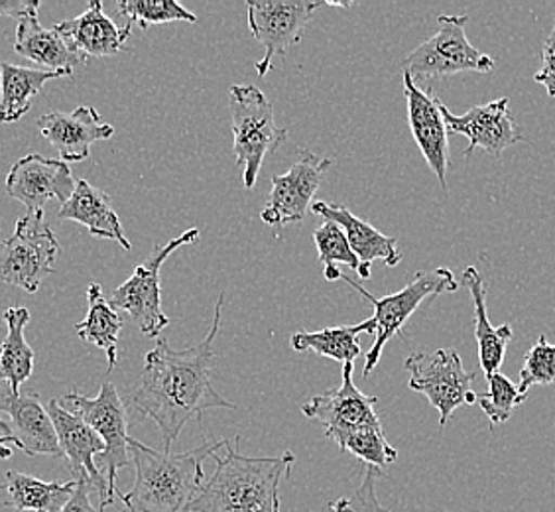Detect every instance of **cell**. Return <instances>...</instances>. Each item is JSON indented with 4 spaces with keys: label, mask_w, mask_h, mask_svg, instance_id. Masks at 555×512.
I'll return each mask as SVG.
<instances>
[{
    "label": "cell",
    "mask_w": 555,
    "mask_h": 512,
    "mask_svg": "<svg viewBox=\"0 0 555 512\" xmlns=\"http://www.w3.org/2000/svg\"><path fill=\"white\" fill-rule=\"evenodd\" d=\"M224 296L215 304L214 325L204 342L188 349H171L162 337L149 351L140 386L132 393L129 410L134 418H152L160 430L164 451H171L183 426L205 410L236 408L214 386L215 340L221 330Z\"/></svg>",
    "instance_id": "6da1fadb"
},
{
    "label": "cell",
    "mask_w": 555,
    "mask_h": 512,
    "mask_svg": "<svg viewBox=\"0 0 555 512\" xmlns=\"http://www.w3.org/2000/svg\"><path fill=\"white\" fill-rule=\"evenodd\" d=\"M227 439L205 441L199 448L173 453L129 439L130 459L137 479L127 495H120L129 512H190L204 487V461L224 448Z\"/></svg>",
    "instance_id": "7a4b0ae2"
},
{
    "label": "cell",
    "mask_w": 555,
    "mask_h": 512,
    "mask_svg": "<svg viewBox=\"0 0 555 512\" xmlns=\"http://www.w3.org/2000/svg\"><path fill=\"white\" fill-rule=\"evenodd\" d=\"M227 456L215 453V473L205 481L190 512H280V481L296 463L294 451L276 458H248L241 453V436Z\"/></svg>",
    "instance_id": "3957f363"
},
{
    "label": "cell",
    "mask_w": 555,
    "mask_h": 512,
    "mask_svg": "<svg viewBox=\"0 0 555 512\" xmlns=\"http://www.w3.org/2000/svg\"><path fill=\"white\" fill-rule=\"evenodd\" d=\"M229 108L235 135L233 154L236 166L243 168L245 190H253L264 158L288 140V130L278 127L274 107L258 87H231Z\"/></svg>",
    "instance_id": "277c9868"
},
{
    "label": "cell",
    "mask_w": 555,
    "mask_h": 512,
    "mask_svg": "<svg viewBox=\"0 0 555 512\" xmlns=\"http://www.w3.org/2000/svg\"><path fill=\"white\" fill-rule=\"evenodd\" d=\"M351 289L357 290L369 304L373 306L374 318L376 321V340L371 347V351L364 357V379L373 373L374 367L378 364L380 353L385 349L386 343L390 342L395 335L404 330L406 321L414 316V311L426 302L427 298L441 296L446 292H455L460 289V282L455 280V274L446 267L434 268L426 272H417L412 282H408L404 289L385 298H376L371 292L357 284L351 277L341 274Z\"/></svg>",
    "instance_id": "5b68a950"
},
{
    "label": "cell",
    "mask_w": 555,
    "mask_h": 512,
    "mask_svg": "<svg viewBox=\"0 0 555 512\" xmlns=\"http://www.w3.org/2000/svg\"><path fill=\"white\" fill-rule=\"evenodd\" d=\"M439 30L429 40L420 43L402 62V69L414 81L439 79L449 75L477 72L489 74L494 67L491 55L482 54L467 40L465 26L469 16H439Z\"/></svg>",
    "instance_id": "8992f818"
},
{
    "label": "cell",
    "mask_w": 555,
    "mask_h": 512,
    "mask_svg": "<svg viewBox=\"0 0 555 512\" xmlns=\"http://www.w3.org/2000/svg\"><path fill=\"white\" fill-rule=\"evenodd\" d=\"M60 243L43 212L21 217L0 248V282L24 292H38L42 280L54 272Z\"/></svg>",
    "instance_id": "52a82bcc"
},
{
    "label": "cell",
    "mask_w": 555,
    "mask_h": 512,
    "mask_svg": "<svg viewBox=\"0 0 555 512\" xmlns=\"http://www.w3.org/2000/svg\"><path fill=\"white\" fill-rule=\"evenodd\" d=\"M197 239L199 229H190L168 245L158 246L142 265L134 268L132 277L125 284L111 292L108 304L117 311H127L144 337H158L170 325V318L162 310L160 270L164 263L180 246L192 245Z\"/></svg>",
    "instance_id": "ba28073f"
},
{
    "label": "cell",
    "mask_w": 555,
    "mask_h": 512,
    "mask_svg": "<svg viewBox=\"0 0 555 512\" xmlns=\"http://www.w3.org/2000/svg\"><path fill=\"white\" fill-rule=\"evenodd\" d=\"M64 400L74 406L72 412L83 418L99 438L105 441V451L101 453V473L107 479L108 497L115 502L118 470L129 468L132 461L129 451V408L122 402L115 384L108 381L101 384L95 398H87L72 391L64 396Z\"/></svg>",
    "instance_id": "9c48e42d"
},
{
    "label": "cell",
    "mask_w": 555,
    "mask_h": 512,
    "mask_svg": "<svg viewBox=\"0 0 555 512\" xmlns=\"http://www.w3.org/2000/svg\"><path fill=\"white\" fill-rule=\"evenodd\" d=\"M410 373L408 386L426 396L439 412V427L448 426L449 418L463 405L477 402L470 391L475 373H467L460 353L436 349L434 353H412L404 363Z\"/></svg>",
    "instance_id": "30bf717a"
},
{
    "label": "cell",
    "mask_w": 555,
    "mask_h": 512,
    "mask_svg": "<svg viewBox=\"0 0 555 512\" xmlns=\"http://www.w3.org/2000/svg\"><path fill=\"white\" fill-rule=\"evenodd\" d=\"M325 2H246V21L253 36L264 48V57L257 64L260 77L270 72L274 57H284L294 46L301 42L310 26L313 12L321 9Z\"/></svg>",
    "instance_id": "8fae6325"
},
{
    "label": "cell",
    "mask_w": 555,
    "mask_h": 512,
    "mask_svg": "<svg viewBox=\"0 0 555 512\" xmlns=\"http://www.w3.org/2000/svg\"><path fill=\"white\" fill-rule=\"evenodd\" d=\"M352 363L343 364V384L323 395L313 396L301 406L304 417L320 420L325 427V436L332 438L339 449L347 439L364 432L383 427L376 414V396L364 395L352 383Z\"/></svg>",
    "instance_id": "7c38bea8"
},
{
    "label": "cell",
    "mask_w": 555,
    "mask_h": 512,
    "mask_svg": "<svg viewBox=\"0 0 555 512\" xmlns=\"http://www.w3.org/2000/svg\"><path fill=\"white\" fill-rule=\"evenodd\" d=\"M330 168V158H320L310 150L299 149L296 164L286 174L272 178V190L260 219L276 229L304 221Z\"/></svg>",
    "instance_id": "4fadbf2b"
},
{
    "label": "cell",
    "mask_w": 555,
    "mask_h": 512,
    "mask_svg": "<svg viewBox=\"0 0 555 512\" xmlns=\"http://www.w3.org/2000/svg\"><path fill=\"white\" fill-rule=\"evenodd\" d=\"M48 412L54 422L62 453L74 473V481H89L101 499V509H107L113 504L108 497L107 479L95 463V456H101L105 451V441L99 438V434L83 418L64 408L60 400L52 398L48 402Z\"/></svg>",
    "instance_id": "5bb4252c"
},
{
    "label": "cell",
    "mask_w": 555,
    "mask_h": 512,
    "mask_svg": "<svg viewBox=\"0 0 555 512\" xmlns=\"http://www.w3.org/2000/svg\"><path fill=\"white\" fill-rule=\"evenodd\" d=\"M439 108H441L448 132L463 135L469 139V146L463 152L465 158H469L477 149H482L494 158H499L504 150L511 149L524 139L520 128L511 117L506 97L470 107L460 117L453 115L443 103Z\"/></svg>",
    "instance_id": "9a60e30c"
},
{
    "label": "cell",
    "mask_w": 555,
    "mask_h": 512,
    "mask_svg": "<svg viewBox=\"0 0 555 512\" xmlns=\"http://www.w3.org/2000/svg\"><path fill=\"white\" fill-rule=\"evenodd\" d=\"M75 180L64 161L28 154L12 166L7 176V193L26 205L30 214L43 212L46 203L57 200L64 205L75 192Z\"/></svg>",
    "instance_id": "2e32d148"
},
{
    "label": "cell",
    "mask_w": 555,
    "mask_h": 512,
    "mask_svg": "<svg viewBox=\"0 0 555 512\" xmlns=\"http://www.w3.org/2000/svg\"><path fill=\"white\" fill-rule=\"evenodd\" d=\"M404 95H406L408 123L414 135L417 149L422 150L427 166L436 174L443 190H448L449 140L448 127L441 115V101L434 89H420L416 81L404 72Z\"/></svg>",
    "instance_id": "e0dca14e"
},
{
    "label": "cell",
    "mask_w": 555,
    "mask_h": 512,
    "mask_svg": "<svg viewBox=\"0 0 555 512\" xmlns=\"http://www.w3.org/2000/svg\"><path fill=\"white\" fill-rule=\"evenodd\" d=\"M0 412L11 418L12 438L26 456L64 458L54 422L40 396L0 388Z\"/></svg>",
    "instance_id": "ac0fdd59"
},
{
    "label": "cell",
    "mask_w": 555,
    "mask_h": 512,
    "mask_svg": "<svg viewBox=\"0 0 555 512\" xmlns=\"http://www.w3.org/2000/svg\"><path fill=\"white\" fill-rule=\"evenodd\" d=\"M38 128L65 164L87 161L95 142L115 135V127L103 123L95 107H77L72 113H46L38 118Z\"/></svg>",
    "instance_id": "d6986e66"
},
{
    "label": "cell",
    "mask_w": 555,
    "mask_h": 512,
    "mask_svg": "<svg viewBox=\"0 0 555 512\" xmlns=\"http://www.w3.org/2000/svg\"><path fill=\"white\" fill-rule=\"evenodd\" d=\"M311 212L321 215L325 221L339 225L347 236L352 253L359 258V274L361 278L371 277V265L374 260H383L388 267H396L402 260V253L398 251V239L380 233L373 225L359 219L349 212L347 205L337 203L315 202Z\"/></svg>",
    "instance_id": "ffe728a7"
},
{
    "label": "cell",
    "mask_w": 555,
    "mask_h": 512,
    "mask_svg": "<svg viewBox=\"0 0 555 512\" xmlns=\"http://www.w3.org/2000/svg\"><path fill=\"white\" fill-rule=\"evenodd\" d=\"M55 30L64 38L67 46L81 55L83 60L89 57H107L122 52L125 42L132 33V24L118 28L115 22L108 18L103 11V2L93 0L89 2L87 11L72 21L55 24Z\"/></svg>",
    "instance_id": "44dd1931"
},
{
    "label": "cell",
    "mask_w": 555,
    "mask_h": 512,
    "mask_svg": "<svg viewBox=\"0 0 555 512\" xmlns=\"http://www.w3.org/2000/svg\"><path fill=\"white\" fill-rule=\"evenodd\" d=\"M57 217L64 221L67 219V221L83 225L87 227V231L96 239H111L122 246L125 251H132V245L125 235V229H122V223L113 207L111 197L87 180H79L75 183L74 195L60 207Z\"/></svg>",
    "instance_id": "7402d4cb"
},
{
    "label": "cell",
    "mask_w": 555,
    "mask_h": 512,
    "mask_svg": "<svg viewBox=\"0 0 555 512\" xmlns=\"http://www.w3.org/2000/svg\"><path fill=\"white\" fill-rule=\"evenodd\" d=\"M14 52L48 67V72H67L74 75V67L86 65L81 55L74 52L55 28H43L38 12H30L18 21Z\"/></svg>",
    "instance_id": "603a6c76"
},
{
    "label": "cell",
    "mask_w": 555,
    "mask_h": 512,
    "mask_svg": "<svg viewBox=\"0 0 555 512\" xmlns=\"http://www.w3.org/2000/svg\"><path fill=\"white\" fill-rule=\"evenodd\" d=\"M461 284L467 286L475 304V337L479 343V363H481L482 373L489 379L492 374L499 373L501 364L504 363L506 347L513 342L514 331L508 323L494 328L489 321L487 286L477 268H465L461 274Z\"/></svg>",
    "instance_id": "cb8c5ba5"
},
{
    "label": "cell",
    "mask_w": 555,
    "mask_h": 512,
    "mask_svg": "<svg viewBox=\"0 0 555 512\" xmlns=\"http://www.w3.org/2000/svg\"><path fill=\"white\" fill-rule=\"evenodd\" d=\"M72 77L67 72H42L21 65L0 64V123L11 125L21 120L33 105V99L42 93L52 79Z\"/></svg>",
    "instance_id": "d4e9b609"
},
{
    "label": "cell",
    "mask_w": 555,
    "mask_h": 512,
    "mask_svg": "<svg viewBox=\"0 0 555 512\" xmlns=\"http://www.w3.org/2000/svg\"><path fill=\"white\" fill-rule=\"evenodd\" d=\"M75 485V481L46 483L21 471H7V485L2 489H7L9 499L4 507L14 511L60 512L72 499Z\"/></svg>",
    "instance_id": "484cf974"
},
{
    "label": "cell",
    "mask_w": 555,
    "mask_h": 512,
    "mask_svg": "<svg viewBox=\"0 0 555 512\" xmlns=\"http://www.w3.org/2000/svg\"><path fill=\"white\" fill-rule=\"evenodd\" d=\"M361 333H376V321L364 320L363 323L325 328L321 331H298L289 337L294 351H313L320 357H327L337 363H352L361 355Z\"/></svg>",
    "instance_id": "4316f807"
},
{
    "label": "cell",
    "mask_w": 555,
    "mask_h": 512,
    "mask_svg": "<svg viewBox=\"0 0 555 512\" xmlns=\"http://www.w3.org/2000/svg\"><path fill=\"white\" fill-rule=\"evenodd\" d=\"M30 321V311L14 306L4 311L7 337L0 345V381L9 383L12 393H21L22 384L34 373V353L30 343L24 337V328Z\"/></svg>",
    "instance_id": "83f0119b"
},
{
    "label": "cell",
    "mask_w": 555,
    "mask_h": 512,
    "mask_svg": "<svg viewBox=\"0 0 555 512\" xmlns=\"http://www.w3.org/2000/svg\"><path fill=\"white\" fill-rule=\"evenodd\" d=\"M87 318L75 323L77 335L87 343H93L103 349L108 359V371H113L118 363V340L122 331V316L115 310L103 294L101 284L93 282L87 290Z\"/></svg>",
    "instance_id": "f1b7e54d"
},
{
    "label": "cell",
    "mask_w": 555,
    "mask_h": 512,
    "mask_svg": "<svg viewBox=\"0 0 555 512\" xmlns=\"http://www.w3.org/2000/svg\"><path fill=\"white\" fill-rule=\"evenodd\" d=\"M313 241L318 246L321 265H323V274L327 280H341V270L337 265L359 270V258L352 253L351 245L347 236L343 233L341 227L333 221H323V223L313 231Z\"/></svg>",
    "instance_id": "f546056e"
},
{
    "label": "cell",
    "mask_w": 555,
    "mask_h": 512,
    "mask_svg": "<svg viewBox=\"0 0 555 512\" xmlns=\"http://www.w3.org/2000/svg\"><path fill=\"white\" fill-rule=\"evenodd\" d=\"M117 9L129 21L139 22L142 30H146L152 24L197 22V16L192 11L183 9L176 0H120Z\"/></svg>",
    "instance_id": "4dcf8cb0"
},
{
    "label": "cell",
    "mask_w": 555,
    "mask_h": 512,
    "mask_svg": "<svg viewBox=\"0 0 555 512\" xmlns=\"http://www.w3.org/2000/svg\"><path fill=\"white\" fill-rule=\"evenodd\" d=\"M487 381H489V393L477 396V405L481 406L482 412L491 420L492 426H502L511 420L514 410L522 405L526 396L520 395L518 386L501 371L489 376Z\"/></svg>",
    "instance_id": "1f68e13d"
},
{
    "label": "cell",
    "mask_w": 555,
    "mask_h": 512,
    "mask_svg": "<svg viewBox=\"0 0 555 512\" xmlns=\"http://www.w3.org/2000/svg\"><path fill=\"white\" fill-rule=\"evenodd\" d=\"M555 383V345L547 343L545 335H540L538 342L526 353L522 369H520V395L528 396V391L535 384Z\"/></svg>",
    "instance_id": "d6a6232c"
},
{
    "label": "cell",
    "mask_w": 555,
    "mask_h": 512,
    "mask_svg": "<svg viewBox=\"0 0 555 512\" xmlns=\"http://www.w3.org/2000/svg\"><path fill=\"white\" fill-rule=\"evenodd\" d=\"M341 451H349L364 461L366 465L376 468V470H383L398 459V451L388 444L383 427L364 430V432L354 434L343 444Z\"/></svg>",
    "instance_id": "836d02e7"
},
{
    "label": "cell",
    "mask_w": 555,
    "mask_h": 512,
    "mask_svg": "<svg viewBox=\"0 0 555 512\" xmlns=\"http://www.w3.org/2000/svg\"><path fill=\"white\" fill-rule=\"evenodd\" d=\"M383 475V470L366 465L363 483L351 497H341L339 501L332 502V512H392L386 509L376 497V481Z\"/></svg>",
    "instance_id": "e575fe53"
},
{
    "label": "cell",
    "mask_w": 555,
    "mask_h": 512,
    "mask_svg": "<svg viewBox=\"0 0 555 512\" xmlns=\"http://www.w3.org/2000/svg\"><path fill=\"white\" fill-rule=\"evenodd\" d=\"M535 84L545 87L547 95L555 99V16L554 28L545 38L544 50H542V67L534 74Z\"/></svg>",
    "instance_id": "d590c367"
},
{
    "label": "cell",
    "mask_w": 555,
    "mask_h": 512,
    "mask_svg": "<svg viewBox=\"0 0 555 512\" xmlns=\"http://www.w3.org/2000/svg\"><path fill=\"white\" fill-rule=\"evenodd\" d=\"M77 485H75L74 495H72V499L67 501L64 509L60 512H105V509H95L93 507V502H91V491H95L93 489V485L89 483L87 479L75 481Z\"/></svg>",
    "instance_id": "8d00e7d4"
},
{
    "label": "cell",
    "mask_w": 555,
    "mask_h": 512,
    "mask_svg": "<svg viewBox=\"0 0 555 512\" xmlns=\"http://www.w3.org/2000/svg\"><path fill=\"white\" fill-rule=\"evenodd\" d=\"M40 0H0V16L24 18L30 12H38Z\"/></svg>",
    "instance_id": "74e56055"
},
{
    "label": "cell",
    "mask_w": 555,
    "mask_h": 512,
    "mask_svg": "<svg viewBox=\"0 0 555 512\" xmlns=\"http://www.w3.org/2000/svg\"><path fill=\"white\" fill-rule=\"evenodd\" d=\"M9 444L16 446V439L14 438H0V459H11L12 448Z\"/></svg>",
    "instance_id": "f35d334b"
},
{
    "label": "cell",
    "mask_w": 555,
    "mask_h": 512,
    "mask_svg": "<svg viewBox=\"0 0 555 512\" xmlns=\"http://www.w3.org/2000/svg\"><path fill=\"white\" fill-rule=\"evenodd\" d=\"M0 438H12L11 426L0 417Z\"/></svg>",
    "instance_id": "ab89813d"
}]
</instances>
